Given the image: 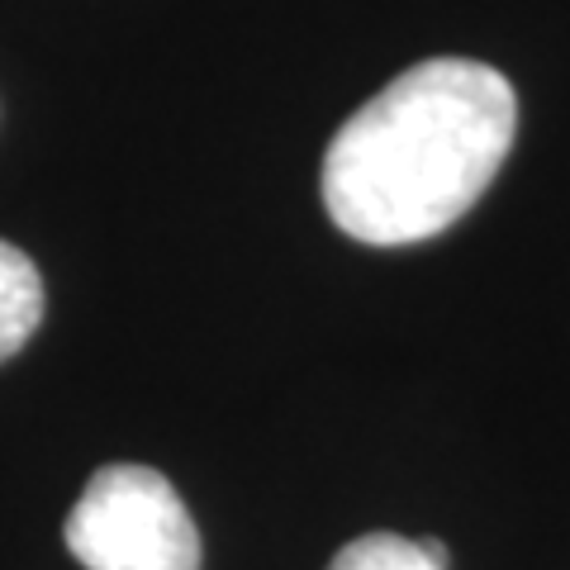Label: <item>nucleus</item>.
Listing matches in <instances>:
<instances>
[{"instance_id": "1", "label": "nucleus", "mask_w": 570, "mask_h": 570, "mask_svg": "<svg viewBox=\"0 0 570 570\" xmlns=\"http://www.w3.org/2000/svg\"><path fill=\"white\" fill-rule=\"evenodd\" d=\"M519 129L504 71L471 58H428L371 96L324 157V209L347 238L404 247L452 228Z\"/></svg>"}, {"instance_id": "2", "label": "nucleus", "mask_w": 570, "mask_h": 570, "mask_svg": "<svg viewBox=\"0 0 570 570\" xmlns=\"http://www.w3.org/2000/svg\"><path fill=\"white\" fill-rule=\"evenodd\" d=\"M67 551L86 570H200V532L153 466H105L67 513Z\"/></svg>"}, {"instance_id": "3", "label": "nucleus", "mask_w": 570, "mask_h": 570, "mask_svg": "<svg viewBox=\"0 0 570 570\" xmlns=\"http://www.w3.org/2000/svg\"><path fill=\"white\" fill-rule=\"evenodd\" d=\"M43 324V276L14 243H0V362H10Z\"/></svg>"}, {"instance_id": "4", "label": "nucleus", "mask_w": 570, "mask_h": 570, "mask_svg": "<svg viewBox=\"0 0 570 570\" xmlns=\"http://www.w3.org/2000/svg\"><path fill=\"white\" fill-rule=\"evenodd\" d=\"M328 570H442V566H433L423 557V547L400 538V532H366V538L337 551Z\"/></svg>"}]
</instances>
